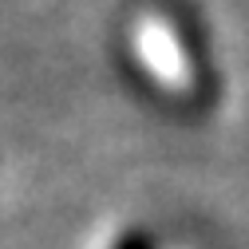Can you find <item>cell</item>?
I'll use <instances>...</instances> for the list:
<instances>
[{
    "mask_svg": "<svg viewBox=\"0 0 249 249\" xmlns=\"http://www.w3.org/2000/svg\"><path fill=\"white\" fill-rule=\"evenodd\" d=\"M135 52L142 68L159 79L166 91H186L194 87V68L186 59V48L174 32V24L162 16H142L135 24Z\"/></svg>",
    "mask_w": 249,
    "mask_h": 249,
    "instance_id": "6da1fadb",
    "label": "cell"
}]
</instances>
